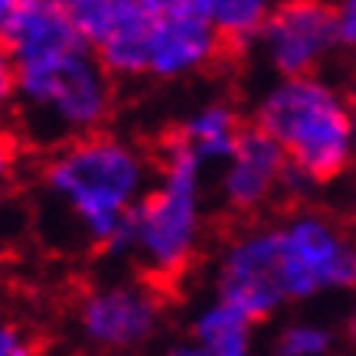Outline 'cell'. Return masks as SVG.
I'll list each match as a JSON object with an SVG mask.
<instances>
[{"label": "cell", "instance_id": "18", "mask_svg": "<svg viewBox=\"0 0 356 356\" xmlns=\"http://www.w3.org/2000/svg\"><path fill=\"white\" fill-rule=\"evenodd\" d=\"M30 0H0V43H3V33L10 30V23L17 20V13L26 7Z\"/></svg>", "mask_w": 356, "mask_h": 356}, {"label": "cell", "instance_id": "14", "mask_svg": "<svg viewBox=\"0 0 356 356\" xmlns=\"http://www.w3.org/2000/svg\"><path fill=\"white\" fill-rule=\"evenodd\" d=\"M36 350H40V340L30 327L17 317L0 314V356H33Z\"/></svg>", "mask_w": 356, "mask_h": 356}, {"label": "cell", "instance_id": "6", "mask_svg": "<svg viewBox=\"0 0 356 356\" xmlns=\"http://www.w3.org/2000/svg\"><path fill=\"white\" fill-rule=\"evenodd\" d=\"M167 321L161 284L151 278H108L76 304V334L98 353H131L157 340Z\"/></svg>", "mask_w": 356, "mask_h": 356}, {"label": "cell", "instance_id": "15", "mask_svg": "<svg viewBox=\"0 0 356 356\" xmlns=\"http://www.w3.org/2000/svg\"><path fill=\"white\" fill-rule=\"evenodd\" d=\"M20 144L17 131H7L0 124V186H7L17 177V167H20Z\"/></svg>", "mask_w": 356, "mask_h": 356}, {"label": "cell", "instance_id": "2", "mask_svg": "<svg viewBox=\"0 0 356 356\" xmlns=\"http://www.w3.org/2000/svg\"><path fill=\"white\" fill-rule=\"evenodd\" d=\"M157 173V154L102 128L43 151L36 184L86 248L121 259L128 219Z\"/></svg>", "mask_w": 356, "mask_h": 356}, {"label": "cell", "instance_id": "7", "mask_svg": "<svg viewBox=\"0 0 356 356\" xmlns=\"http://www.w3.org/2000/svg\"><path fill=\"white\" fill-rule=\"evenodd\" d=\"M252 46L275 76L317 72L340 49L337 7L330 0H281L265 17Z\"/></svg>", "mask_w": 356, "mask_h": 356}, {"label": "cell", "instance_id": "4", "mask_svg": "<svg viewBox=\"0 0 356 356\" xmlns=\"http://www.w3.org/2000/svg\"><path fill=\"white\" fill-rule=\"evenodd\" d=\"M252 124L268 131L288 163L317 186L340 180L356 161L350 98L317 72L278 76L255 102Z\"/></svg>", "mask_w": 356, "mask_h": 356}, {"label": "cell", "instance_id": "13", "mask_svg": "<svg viewBox=\"0 0 356 356\" xmlns=\"http://www.w3.org/2000/svg\"><path fill=\"white\" fill-rule=\"evenodd\" d=\"M337 337L330 327L317 324V321H291L284 324L271 343L275 356H327L334 353Z\"/></svg>", "mask_w": 356, "mask_h": 356}, {"label": "cell", "instance_id": "11", "mask_svg": "<svg viewBox=\"0 0 356 356\" xmlns=\"http://www.w3.org/2000/svg\"><path fill=\"white\" fill-rule=\"evenodd\" d=\"M242 128H245L242 111H238L232 102L213 98V102H203L200 108L190 111V115L173 128V134L184 140L206 167H219V163L232 154Z\"/></svg>", "mask_w": 356, "mask_h": 356}, {"label": "cell", "instance_id": "5", "mask_svg": "<svg viewBox=\"0 0 356 356\" xmlns=\"http://www.w3.org/2000/svg\"><path fill=\"white\" fill-rule=\"evenodd\" d=\"M275 275L288 304L356 291V229L317 209H294L271 222Z\"/></svg>", "mask_w": 356, "mask_h": 356}, {"label": "cell", "instance_id": "19", "mask_svg": "<svg viewBox=\"0 0 356 356\" xmlns=\"http://www.w3.org/2000/svg\"><path fill=\"white\" fill-rule=\"evenodd\" d=\"M346 340L356 346V301H353V307H350V317H346Z\"/></svg>", "mask_w": 356, "mask_h": 356}, {"label": "cell", "instance_id": "17", "mask_svg": "<svg viewBox=\"0 0 356 356\" xmlns=\"http://www.w3.org/2000/svg\"><path fill=\"white\" fill-rule=\"evenodd\" d=\"M337 26H340V46L356 49V0H334Z\"/></svg>", "mask_w": 356, "mask_h": 356}, {"label": "cell", "instance_id": "9", "mask_svg": "<svg viewBox=\"0 0 356 356\" xmlns=\"http://www.w3.org/2000/svg\"><path fill=\"white\" fill-rule=\"evenodd\" d=\"M288 170V154L268 131L245 124L236 147L219 163L216 196L229 216H259L281 196Z\"/></svg>", "mask_w": 356, "mask_h": 356}, {"label": "cell", "instance_id": "1", "mask_svg": "<svg viewBox=\"0 0 356 356\" xmlns=\"http://www.w3.org/2000/svg\"><path fill=\"white\" fill-rule=\"evenodd\" d=\"M3 46L17 72L10 118L23 144L49 151L108 128L118 105V79L65 7L30 0L3 33Z\"/></svg>", "mask_w": 356, "mask_h": 356}, {"label": "cell", "instance_id": "16", "mask_svg": "<svg viewBox=\"0 0 356 356\" xmlns=\"http://www.w3.org/2000/svg\"><path fill=\"white\" fill-rule=\"evenodd\" d=\"M13 95H17V72L7 46L0 43V124L13 115Z\"/></svg>", "mask_w": 356, "mask_h": 356}, {"label": "cell", "instance_id": "3", "mask_svg": "<svg viewBox=\"0 0 356 356\" xmlns=\"http://www.w3.org/2000/svg\"><path fill=\"white\" fill-rule=\"evenodd\" d=\"M206 238V163L177 134L157 151V173L128 219L121 261L144 278L173 284L196 265Z\"/></svg>", "mask_w": 356, "mask_h": 356}, {"label": "cell", "instance_id": "20", "mask_svg": "<svg viewBox=\"0 0 356 356\" xmlns=\"http://www.w3.org/2000/svg\"><path fill=\"white\" fill-rule=\"evenodd\" d=\"M350 124H353V140H356V98H350Z\"/></svg>", "mask_w": 356, "mask_h": 356}, {"label": "cell", "instance_id": "8", "mask_svg": "<svg viewBox=\"0 0 356 356\" xmlns=\"http://www.w3.org/2000/svg\"><path fill=\"white\" fill-rule=\"evenodd\" d=\"M213 291L222 301L236 304L255 324H265L288 307L275 275V236L271 222L238 229L216 259Z\"/></svg>", "mask_w": 356, "mask_h": 356}, {"label": "cell", "instance_id": "21", "mask_svg": "<svg viewBox=\"0 0 356 356\" xmlns=\"http://www.w3.org/2000/svg\"><path fill=\"white\" fill-rule=\"evenodd\" d=\"M3 268H7V255H3V248H0V275H3Z\"/></svg>", "mask_w": 356, "mask_h": 356}, {"label": "cell", "instance_id": "12", "mask_svg": "<svg viewBox=\"0 0 356 356\" xmlns=\"http://www.w3.org/2000/svg\"><path fill=\"white\" fill-rule=\"evenodd\" d=\"M170 3L196 17H206L226 40L229 49L255 43L261 23L275 7V0H170Z\"/></svg>", "mask_w": 356, "mask_h": 356}, {"label": "cell", "instance_id": "10", "mask_svg": "<svg viewBox=\"0 0 356 356\" xmlns=\"http://www.w3.org/2000/svg\"><path fill=\"white\" fill-rule=\"evenodd\" d=\"M255 321L245 311H238L236 304L213 298L190 317L184 346H177L173 353L190 356H248L255 346Z\"/></svg>", "mask_w": 356, "mask_h": 356}]
</instances>
